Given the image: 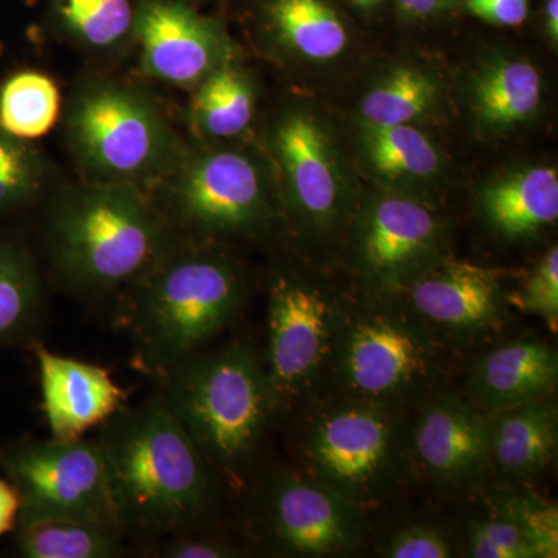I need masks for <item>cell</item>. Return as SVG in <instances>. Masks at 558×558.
I'll list each match as a JSON object with an SVG mask.
<instances>
[{
    "label": "cell",
    "mask_w": 558,
    "mask_h": 558,
    "mask_svg": "<svg viewBox=\"0 0 558 558\" xmlns=\"http://www.w3.org/2000/svg\"><path fill=\"white\" fill-rule=\"evenodd\" d=\"M95 442L121 529L180 535L215 513L218 476L161 396L117 411Z\"/></svg>",
    "instance_id": "cell-1"
},
{
    "label": "cell",
    "mask_w": 558,
    "mask_h": 558,
    "mask_svg": "<svg viewBox=\"0 0 558 558\" xmlns=\"http://www.w3.org/2000/svg\"><path fill=\"white\" fill-rule=\"evenodd\" d=\"M161 399L218 480L240 488L279 413L264 360L247 344L193 355L170 371Z\"/></svg>",
    "instance_id": "cell-2"
},
{
    "label": "cell",
    "mask_w": 558,
    "mask_h": 558,
    "mask_svg": "<svg viewBox=\"0 0 558 558\" xmlns=\"http://www.w3.org/2000/svg\"><path fill=\"white\" fill-rule=\"evenodd\" d=\"M451 357L402 301L344 304L328 377L337 396L407 410L446 389Z\"/></svg>",
    "instance_id": "cell-3"
},
{
    "label": "cell",
    "mask_w": 558,
    "mask_h": 558,
    "mask_svg": "<svg viewBox=\"0 0 558 558\" xmlns=\"http://www.w3.org/2000/svg\"><path fill=\"white\" fill-rule=\"evenodd\" d=\"M301 472L363 513L395 498L413 478L405 410L337 396L312 407L296 428Z\"/></svg>",
    "instance_id": "cell-4"
},
{
    "label": "cell",
    "mask_w": 558,
    "mask_h": 558,
    "mask_svg": "<svg viewBox=\"0 0 558 558\" xmlns=\"http://www.w3.org/2000/svg\"><path fill=\"white\" fill-rule=\"evenodd\" d=\"M236 270L219 256H165L135 282L128 325L140 368L165 377L230 325L242 304Z\"/></svg>",
    "instance_id": "cell-5"
},
{
    "label": "cell",
    "mask_w": 558,
    "mask_h": 558,
    "mask_svg": "<svg viewBox=\"0 0 558 558\" xmlns=\"http://www.w3.org/2000/svg\"><path fill=\"white\" fill-rule=\"evenodd\" d=\"M50 245L72 288L106 292L145 277L167 256L168 236L137 191L112 185L65 202L51 222Z\"/></svg>",
    "instance_id": "cell-6"
},
{
    "label": "cell",
    "mask_w": 558,
    "mask_h": 558,
    "mask_svg": "<svg viewBox=\"0 0 558 558\" xmlns=\"http://www.w3.org/2000/svg\"><path fill=\"white\" fill-rule=\"evenodd\" d=\"M0 468L20 492L21 524L38 521L119 524L105 462L95 440H21L0 449Z\"/></svg>",
    "instance_id": "cell-7"
},
{
    "label": "cell",
    "mask_w": 558,
    "mask_h": 558,
    "mask_svg": "<svg viewBox=\"0 0 558 558\" xmlns=\"http://www.w3.org/2000/svg\"><path fill=\"white\" fill-rule=\"evenodd\" d=\"M343 310L329 290L296 275L271 282L264 366L278 411L306 403L328 377Z\"/></svg>",
    "instance_id": "cell-8"
},
{
    "label": "cell",
    "mask_w": 558,
    "mask_h": 558,
    "mask_svg": "<svg viewBox=\"0 0 558 558\" xmlns=\"http://www.w3.org/2000/svg\"><path fill=\"white\" fill-rule=\"evenodd\" d=\"M365 515L301 470L274 469L253 498L252 526L267 548L289 557H343L365 534Z\"/></svg>",
    "instance_id": "cell-9"
},
{
    "label": "cell",
    "mask_w": 558,
    "mask_h": 558,
    "mask_svg": "<svg viewBox=\"0 0 558 558\" xmlns=\"http://www.w3.org/2000/svg\"><path fill=\"white\" fill-rule=\"evenodd\" d=\"M398 293H405L403 306L453 351L494 339L508 323L501 271L469 260H436Z\"/></svg>",
    "instance_id": "cell-10"
},
{
    "label": "cell",
    "mask_w": 558,
    "mask_h": 558,
    "mask_svg": "<svg viewBox=\"0 0 558 558\" xmlns=\"http://www.w3.org/2000/svg\"><path fill=\"white\" fill-rule=\"evenodd\" d=\"M414 476L440 494L464 497L484 486L490 469L487 411L457 392H436L418 405L411 424Z\"/></svg>",
    "instance_id": "cell-11"
},
{
    "label": "cell",
    "mask_w": 558,
    "mask_h": 558,
    "mask_svg": "<svg viewBox=\"0 0 558 558\" xmlns=\"http://www.w3.org/2000/svg\"><path fill=\"white\" fill-rule=\"evenodd\" d=\"M72 135L94 170L116 178L153 171L167 150V134L153 108L116 87L81 98L72 113Z\"/></svg>",
    "instance_id": "cell-12"
},
{
    "label": "cell",
    "mask_w": 558,
    "mask_h": 558,
    "mask_svg": "<svg viewBox=\"0 0 558 558\" xmlns=\"http://www.w3.org/2000/svg\"><path fill=\"white\" fill-rule=\"evenodd\" d=\"M442 227L436 216L407 197H384L360 220L355 264L379 293H398L435 264Z\"/></svg>",
    "instance_id": "cell-13"
},
{
    "label": "cell",
    "mask_w": 558,
    "mask_h": 558,
    "mask_svg": "<svg viewBox=\"0 0 558 558\" xmlns=\"http://www.w3.org/2000/svg\"><path fill=\"white\" fill-rule=\"evenodd\" d=\"M174 211L199 233H247L267 218L263 180L241 154H208L183 172L174 189Z\"/></svg>",
    "instance_id": "cell-14"
},
{
    "label": "cell",
    "mask_w": 558,
    "mask_h": 558,
    "mask_svg": "<svg viewBox=\"0 0 558 558\" xmlns=\"http://www.w3.org/2000/svg\"><path fill=\"white\" fill-rule=\"evenodd\" d=\"M134 31L146 69L157 78L193 84L215 70L219 33L185 0H138Z\"/></svg>",
    "instance_id": "cell-15"
},
{
    "label": "cell",
    "mask_w": 558,
    "mask_h": 558,
    "mask_svg": "<svg viewBox=\"0 0 558 558\" xmlns=\"http://www.w3.org/2000/svg\"><path fill=\"white\" fill-rule=\"evenodd\" d=\"M39 366L43 410L51 436L78 439L123 409L126 389L109 371L81 360L53 354L44 344L33 347Z\"/></svg>",
    "instance_id": "cell-16"
},
{
    "label": "cell",
    "mask_w": 558,
    "mask_h": 558,
    "mask_svg": "<svg viewBox=\"0 0 558 558\" xmlns=\"http://www.w3.org/2000/svg\"><path fill=\"white\" fill-rule=\"evenodd\" d=\"M556 349L534 339L513 340L490 349L473 362L468 399L492 411L550 399L557 392Z\"/></svg>",
    "instance_id": "cell-17"
},
{
    "label": "cell",
    "mask_w": 558,
    "mask_h": 558,
    "mask_svg": "<svg viewBox=\"0 0 558 558\" xmlns=\"http://www.w3.org/2000/svg\"><path fill=\"white\" fill-rule=\"evenodd\" d=\"M275 143L301 216L328 229L339 216L341 193L325 132L311 117L295 113L279 124Z\"/></svg>",
    "instance_id": "cell-18"
},
{
    "label": "cell",
    "mask_w": 558,
    "mask_h": 558,
    "mask_svg": "<svg viewBox=\"0 0 558 558\" xmlns=\"http://www.w3.org/2000/svg\"><path fill=\"white\" fill-rule=\"evenodd\" d=\"M556 400L542 399L487 413L488 469L512 483L542 475L556 459Z\"/></svg>",
    "instance_id": "cell-19"
},
{
    "label": "cell",
    "mask_w": 558,
    "mask_h": 558,
    "mask_svg": "<svg viewBox=\"0 0 558 558\" xmlns=\"http://www.w3.org/2000/svg\"><path fill=\"white\" fill-rule=\"evenodd\" d=\"M484 215L498 233L527 238L558 218V174L532 168L492 183L483 194Z\"/></svg>",
    "instance_id": "cell-20"
},
{
    "label": "cell",
    "mask_w": 558,
    "mask_h": 558,
    "mask_svg": "<svg viewBox=\"0 0 558 558\" xmlns=\"http://www.w3.org/2000/svg\"><path fill=\"white\" fill-rule=\"evenodd\" d=\"M266 13L279 38L310 60H332L347 47V28L325 0H269Z\"/></svg>",
    "instance_id": "cell-21"
},
{
    "label": "cell",
    "mask_w": 558,
    "mask_h": 558,
    "mask_svg": "<svg viewBox=\"0 0 558 558\" xmlns=\"http://www.w3.org/2000/svg\"><path fill=\"white\" fill-rule=\"evenodd\" d=\"M475 108L490 126H513L531 119L542 101V76L526 61H499L476 81Z\"/></svg>",
    "instance_id": "cell-22"
},
{
    "label": "cell",
    "mask_w": 558,
    "mask_h": 558,
    "mask_svg": "<svg viewBox=\"0 0 558 558\" xmlns=\"http://www.w3.org/2000/svg\"><path fill=\"white\" fill-rule=\"evenodd\" d=\"M119 524L38 521L21 524L17 548L28 558H113L123 553Z\"/></svg>",
    "instance_id": "cell-23"
},
{
    "label": "cell",
    "mask_w": 558,
    "mask_h": 558,
    "mask_svg": "<svg viewBox=\"0 0 558 558\" xmlns=\"http://www.w3.org/2000/svg\"><path fill=\"white\" fill-rule=\"evenodd\" d=\"M40 304L31 258L21 248L0 244V348L28 337L38 323Z\"/></svg>",
    "instance_id": "cell-24"
},
{
    "label": "cell",
    "mask_w": 558,
    "mask_h": 558,
    "mask_svg": "<svg viewBox=\"0 0 558 558\" xmlns=\"http://www.w3.org/2000/svg\"><path fill=\"white\" fill-rule=\"evenodd\" d=\"M60 92L49 76L22 72L0 90V130L21 140L38 138L53 126Z\"/></svg>",
    "instance_id": "cell-25"
},
{
    "label": "cell",
    "mask_w": 558,
    "mask_h": 558,
    "mask_svg": "<svg viewBox=\"0 0 558 558\" xmlns=\"http://www.w3.org/2000/svg\"><path fill=\"white\" fill-rule=\"evenodd\" d=\"M197 128L211 137L241 134L253 119V94L242 73L215 69L205 76L193 101Z\"/></svg>",
    "instance_id": "cell-26"
},
{
    "label": "cell",
    "mask_w": 558,
    "mask_h": 558,
    "mask_svg": "<svg viewBox=\"0 0 558 558\" xmlns=\"http://www.w3.org/2000/svg\"><path fill=\"white\" fill-rule=\"evenodd\" d=\"M371 163L389 178H428L439 168L438 150L410 124L366 128Z\"/></svg>",
    "instance_id": "cell-27"
},
{
    "label": "cell",
    "mask_w": 558,
    "mask_h": 558,
    "mask_svg": "<svg viewBox=\"0 0 558 558\" xmlns=\"http://www.w3.org/2000/svg\"><path fill=\"white\" fill-rule=\"evenodd\" d=\"M432 78L414 69H398L363 98L362 116L373 126H398L424 116L435 102Z\"/></svg>",
    "instance_id": "cell-28"
},
{
    "label": "cell",
    "mask_w": 558,
    "mask_h": 558,
    "mask_svg": "<svg viewBox=\"0 0 558 558\" xmlns=\"http://www.w3.org/2000/svg\"><path fill=\"white\" fill-rule=\"evenodd\" d=\"M61 24L92 47L113 46L134 31V0H50Z\"/></svg>",
    "instance_id": "cell-29"
},
{
    "label": "cell",
    "mask_w": 558,
    "mask_h": 558,
    "mask_svg": "<svg viewBox=\"0 0 558 558\" xmlns=\"http://www.w3.org/2000/svg\"><path fill=\"white\" fill-rule=\"evenodd\" d=\"M465 556L473 558H537L515 520L497 506L492 515L472 521L465 537Z\"/></svg>",
    "instance_id": "cell-30"
},
{
    "label": "cell",
    "mask_w": 558,
    "mask_h": 558,
    "mask_svg": "<svg viewBox=\"0 0 558 558\" xmlns=\"http://www.w3.org/2000/svg\"><path fill=\"white\" fill-rule=\"evenodd\" d=\"M495 505L510 519L515 520L526 535L537 558L558 556V512L553 502H545L532 495H506L495 499Z\"/></svg>",
    "instance_id": "cell-31"
},
{
    "label": "cell",
    "mask_w": 558,
    "mask_h": 558,
    "mask_svg": "<svg viewBox=\"0 0 558 558\" xmlns=\"http://www.w3.org/2000/svg\"><path fill=\"white\" fill-rule=\"evenodd\" d=\"M39 178L35 154L21 138L0 130V211L28 199Z\"/></svg>",
    "instance_id": "cell-32"
},
{
    "label": "cell",
    "mask_w": 558,
    "mask_h": 558,
    "mask_svg": "<svg viewBox=\"0 0 558 558\" xmlns=\"http://www.w3.org/2000/svg\"><path fill=\"white\" fill-rule=\"evenodd\" d=\"M380 556L389 558L457 557L454 542L440 529L428 524H410L384 539Z\"/></svg>",
    "instance_id": "cell-33"
},
{
    "label": "cell",
    "mask_w": 558,
    "mask_h": 558,
    "mask_svg": "<svg viewBox=\"0 0 558 558\" xmlns=\"http://www.w3.org/2000/svg\"><path fill=\"white\" fill-rule=\"evenodd\" d=\"M524 311L542 318L550 330L558 326V248L548 250L532 271L520 299Z\"/></svg>",
    "instance_id": "cell-34"
},
{
    "label": "cell",
    "mask_w": 558,
    "mask_h": 558,
    "mask_svg": "<svg viewBox=\"0 0 558 558\" xmlns=\"http://www.w3.org/2000/svg\"><path fill=\"white\" fill-rule=\"evenodd\" d=\"M160 557L168 558H233L241 556V549L223 539L186 534L172 535L171 542L161 546Z\"/></svg>",
    "instance_id": "cell-35"
},
{
    "label": "cell",
    "mask_w": 558,
    "mask_h": 558,
    "mask_svg": "<svg viewBox=\"0 0 558 558\" xmlns=\"http://www.w3.org/2000/svg\"><path fill=\"white\" fill-rule=\"evenodd\" d=\"M469 9L492 24L517 27L526 21L529 0H469Z\"/></svg>",
    "instance_id": "cell-36"
},
{
    "label": "cell",
    "mask_w": 558,
    "mask_h": 558,
    "mask_svg": "<svg viewBox=\"0 0 558 558\" xmlns=\"http://www.w3.org/2000/svg\"><path fill=\"white\" fill-rule=\"evenodd\" d=\"M21 495L11 481L0 480V535L13 531L21 515Z\"/></svg>",
    "instance_id": "cell-37"
},
{
    "label": "cell",
    "mask_w": 558,
    "mask_h": 558,
    "mask_svg": "<svg viewBox=\"0 0 558 558\" xmlns=\"http://www.w3.org/2000/svg\"><path fill=\"white\" fill-rule=\"evenodd\" d=\"M400 9L407 14L416 17L429 16L438 13L447 5L449 0H398Z\"/></svg>",
    "instance_id": "cell-38"
},
{
    "label": "cell",
    "mask_w": 558,
    "mask_h": 558,
    "mask_svg": "<svg viewBox=\"0 0 558 558\" xmlns=\"http://www.w3.org/2000/svg\"><path fill=\"white\" fill-rule=\"evenodd\" d=\"M546 27L549 38L556 43L558 39V0H548L546 5Z\"/></svg>",
    "instance_id": "cell-39"
},
{
    "label": "cell",
    "mask_w": 558,
    "mask_h": 558,
    "mask_svg": "<svg viewBox=\"0 0 558 558\" xmlns=\"http://www.w3.org/2000/svg\"><path fill=\"white\" fill-rule=\"evenodd\" d=\"M355 5L362 7V9H371V7L377 5L381 0H352Z\"/></svg>",
    "instance_id": "cell-40"
}]
</instances>
